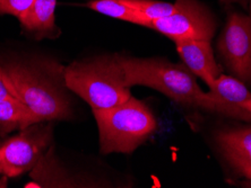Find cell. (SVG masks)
<instances>
[{"label": "cell", "mask_w": 251, "mask_h": 188, "mask_svg": "<svg viewBox=\"0 0 251 188\" xmlns=\"http://www.w3.org/2000/svg\"><path fill=\"white\" fill-rule=\"evenodd\" d=\"M3 80L15 98L44 122L72 119L73 101L65 69L48 58L24 57L2 61Z\"/></svg>", "instance_id": "cell-1"}, {"label": "cell", "mask_w": 251, "mask_h": 188, "mask_svg": "<svg viewBox=\"0 0 251 188\" xmlns=\"http://www.w3.org/2000/svg\"><path fill=\"white\" fill-rule=\"evenodd\" d=\"M65 81L70 93L79 96L92 109L113 107L131 97L118 53L73 62L65 69Z\"/></svg>", "instance_id": "cell-2"}, {"label": "cell", "mask_w": 251, "mask_h": 188, "mask_svg": "<svg viewBox=\"0 0 251 188\" xmlns=\"http://www.w3.org/2000/svg\"><path fill=\"white\" fill-rule=\"evenodd\" d=\"M118 58L130 87H149L176 104L205 109L206 91L182 63H173L164 58H135L125 54H118Z\"/></svg>", "instance_id": "cell-3"}, {"label": "cell", "mask_w": 251, "mask_h": 188, "mask_svg": "<svg viewBox=\"0 0 251 188\" xmlns=\"http://www.w3.org/2000/svg\"><path fill=\"white\" fill-rule=\"evenodd\" d=\"M102 154H130L156 131L157 122L145 103L131 97L110 108L92 109Z\"/></svg>", "instance_id": "cell-4"}, {"label": "cell", "mask_w": 251, "mask_h": 188, "mask_svg": "<svg viewBox=\"0 0 251 188\" xmlns=\"http://www.w3.org/2000/svg\"><path fill=\"white\" fill-rule=\"evenodd\" d=\"M52 125L40 122L16 135L0 139V175L15 178L35 168L52 142Z\"/></svg>", "instance_id": "cell-5"}, {"label": "cell", "mask_w": 251, "mask_h": 188, "mask_svg": "<svg viewBox=\"0 0 251 188\" xmlns=\"http://www.w3.org/2000/svg\"><path fill=\"white\" fill-rule=\"evenodd\" d=\"M175 3V13L151 21L146 27L168 36L175 43L189 40L212 42L217 21L208 7L199 0H176Z\"/></svg>", "instance_id": "cell-6"}, {"label": "cell", "mask_w": 251, "mask_h": 188, "mask_svg": "<svg viewBox=\"0 0 251 188\" xmlns=\"http://www.w3.org/2000/svg\"><path fill=\"white\" fill-rule=\"evenodd\" d=\"M216 50L228 75L251 90V16L238 12L228 15Z\"/></svg>", "instance_id": "cell-7"}, {"label": "cell", "mask_w": 251, "mask_h": 188, "mask_svg": "<svg viewBox=\"0 0 251 188\" xmlns=\"http://www.w3.org/2000/svg\"><path fill=\"white\" fill-rule=\"evenodd\" d=\"M217 154L245 187H251V126L223 127L213 134Z\"/></svg>", "instance_id": "cell-8"}, {"label": "cell", "mask_w": 251, "mask_h": 188, "mask_svg": "<svg viewBox=\"0 0 251 188\" xmlns=\"http://www.w3.org/2000/svg\"><path fill=\"white\" fill-rule=\"evenodd\" d=\"M208 88L206 112L251 124V114L243 107V104L251 99V90L242 81L222 73Z\"/></svg>", "instance_id": "cell-9"}, {"label": "cell", "mask_w": 251, "mask_h": 188, "mask_svg": "<svg viewBox=\"0 0 251 188\" xmlns=\"http://www.w3.org/2000/svg\"><path fill=\"white\" fill-rule=\"evenodd\" d=\"M182 64L195 77L210 86L223 73V67L216 61L212 44L208 41L189 40L176 43Z\"/></svg>", "instance_id": "cell-10"}, {"label": "cell", "mask_w": 251, "mask_h": 188, "mask_svg": "<svg viewBox=\"0 0 251 188\" xmlns=\"http://www.w3.org/2000/svg\"><path fill=\"white\" fill-rule=\"evenodd\" d=\"M56 7L57 0H34L18 17L22 28L36 40L57 38L60 31L56 25Z\"/></svg>", "instance_id": "cell-11"}, {"label": "cell", "mask_w": 251, "mask_h": 188, "mask_svg": "<svg viewBox=\"0 0 251 188\" xmlns=\"http://www.w3.org/2000/svg\"><path fill=\"white\" fill-rule=\"evenodd\" d=\"M40 122L44 121L14 96L0 101V139H5L13 132H21Z\"/></svg>", "instance_id": "cell-12"}, {"label": "cell", "mask_w": 251, "mask_h": 188, "mask_svg": "<svg viewBox=\"0 0 251 188\" xmlns=\"http://www.w3.org/2000/svg\"><path fill=\"white\" fill-rule=\"evenodd\" d=\"M86 6L95 12L116 20L140 25L144 27L146 25L145 18L129 7L125 0H91Z\"/></svg>", "instance_id": "cell-13"}, {"label": "cell", "mask_w": 251, "mask_h": 188, "mask_svg": "<svg viewBox=\"0 0 251 188\" xmlns=\"http://www.w3.org/2000/svg\"><path fill=\"white\" fill-rule=\"evenodd\" d=\"M126 3L145 18L146 25L151 21L168 17L176 10L175 2L158 1V0H125ZM145 25V27H146Z\"/></svg>", "instance_id": "cell-14"}, {"label": "cell", "mask_w": 251, "mask_h": 188, "mask_svg": "<svg viewBox=\"0 0 251 188\" xmlns=\"http://www.w3.org/2000/svg\"><path fill=\"white\" fill-rule=\"evenodd\" d=\"M34 0H0V15L20 17L32 6Z\"/></svg>", "instance_id": "cell-15"}, {"label": "cell", "mask_w": 251, "mask_h": 188, "mask_svg": "<svg viewBox=\"0 0 251 188\" xmlns=\"http://www.w3.org/2000/svg\"><path fill=\"white\" fill-rule=\"evenodd\" d=\"M13 97V95L10 94V91L7 87V84L3 80V76H2V71H1V67H0V101H3V99Z\"/></svg>", "instance_id": "cell-16"}, {"label": "cell", "mask_w": 251, "mask_h": 188, "mask_svg": "<svg viewBox=\"0 0 251 188\" xmlns=\"http://www.w3.org/2000/svg\"><path fill=\"white\" fill-rule=\"evenodd\" d=\"M220 3L224 7H230L232 5H239L243 7V9L248 8V0H219Z\"/></svg>", "instance_id": "cell-17"}, {"label": "cell", "mask_w": 251, "mask_h": 188, "mask_svg": "<svg viewBox=\"0 0 251 188\" xmlns=\"http://www.w3.org/2000/svg\"><path fill=\"white\" fill-rule=\"evenodd\" d=\"M243 107H245L251 114V99H249V101H247L245 104H243Z\"/></svg>", "instance_id": "cell-18"}, {"label": "cell", "mask_w": 251, "mask_h": 188, "mask_svg": "<svg viewBox=\"0 0 251 188\" xmlns=\"http://www.w3.org/2000/svg\"><path fill=\"white\" fill-rule=\"evenodd\" d=\"M248 6H249V8H250V12H251V0H248Z\"/></svg>", "instance_id": "cell-19"}]
</instances>
